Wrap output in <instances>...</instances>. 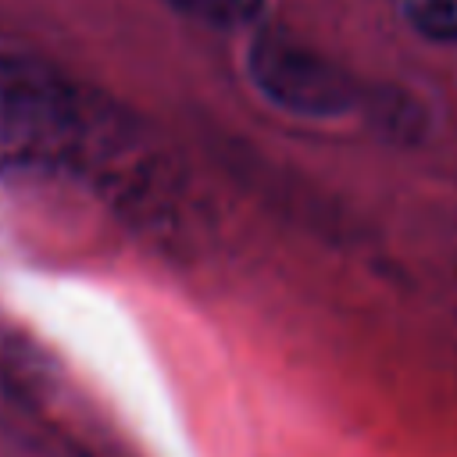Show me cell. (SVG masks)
Wrapping results in <instances>:
<instances>
[{"label": "cell", "mask_w": 457, "mask_h": 457, "mask_svg": "<svg viewBox=\"0 0 457 457\" xmlns=\"http://www.w3.org/2000/svg\"><path fill=\"white\" fill-rule=\"evenodd\" d=\"M253 86L278 107L303 118H332L353 107L350 79L307 43L286 32H261L246 50Z\"/></svg>", "instance_id": "cell-1"}, {"label": "cell", "mask_w": 457, "mask_h": 457, "mask_svg": "<svg viewBox=\"0 0 457 457\" xmlns=\"http://www.w3.org/2000/svg\"><path fill=\"white\" fill-rule=\"evenodd\" d=\"M411 29L432 43H457V0H403Z\"/></svg>", "instance_id": "cell-2"}, {"label": "cell", "mask_w": 457, "mask_h": 457, "mask_svg": "<svg viewBox=\"0 0 457 457\" xmlns=\"http://www.w3.org/2000/svg\"><path fill=\"white\" fill-rule=\"evenodd\" d=\"M168 4L214 29H239L253 21L264 7V0H168Z\"/></svg>", "instance_id": "cell-3"}]
</instances>
